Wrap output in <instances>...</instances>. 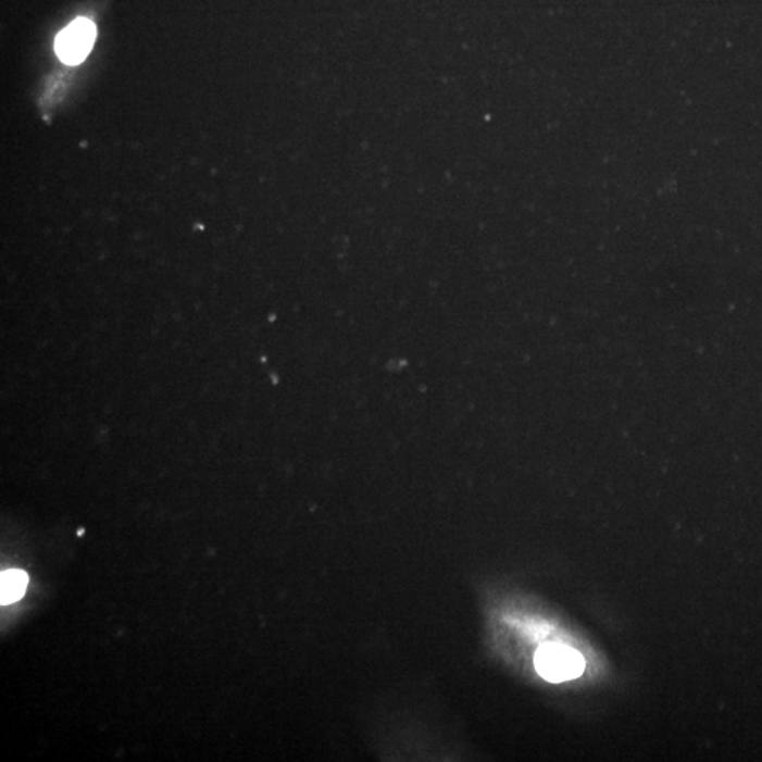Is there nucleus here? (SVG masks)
Wrapping results in <instances>:
<instances>
[{
	"mask_svg": "<svg viewBox=\"0 0 762 762\" xmlns=\"http://www.w3.org/2000/svg\"><path fill=\"white\" fill-rule=\"evenodd\" d=\"M538 674L549 683H563L577 678L585 670L584 658L574 648L562 644H547L535 655Z\"/></svg>",
	"mask_w": 762,
	"mask_h": 762,
	"instance_id": "f257e3e1",
	"label": "nucleus"
},
{
	"mask_svg": "<svg viewBox=\"0 0 762 762\" xmlns=\"http://www.w3.org/2000/svg\"><path fill=\"white\" fill-rule=\"evenodd\" d=\"M97 39V26L87 17H78L60 33L55 40V53L63 63H83L91 53Z\"/></svg>",
	"mask_w": 762,
	"mask_h": 762,
	"instance_id": "f03ea898",
	"label": "nucleus"
},
{
	"mask_svg": "<svg viewBox=\"0 0 762 762\" xmlns=\"http://www.w3.org/2000/svg\"><path fill=\"white\" fill-rule=\"evenodd\" d=\"M28 585V576L23 571L12 570L3 572L0 576V602L11 604L17 602L25 595Z\"/></svg>",
	"mask_w": 762,
	"mask_h": 762,
	"instance_id": "7ed1b4c3",
	"label": "nucleus"
}]
</instances>
